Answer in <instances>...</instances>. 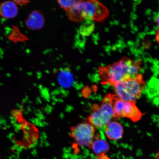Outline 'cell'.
Returning a JSON list of instances; mask_svg holds the SVG:
<instances>
[{
	"label": "cell",
	"instance_id": "4",
	"mask_svg": "<svg viewBox=\"0 0 159 159\" xmlns=\"http://www.w3.org/2000/svg\"><path fill=\"white\" fill-rule=\"evenodd\" d=\"M117 119L112 106V94L105 95L100 105L95 104L88 122L96 129L105 128L113 119Z\"/></svg>",
	"mask_w": 159,
	"mask_h": 159
},
{
	"label": "cell",
	"instance_id": "10",
	"mask_svg": "<svg viewBox=\"0 0 159 159\" xmlns=\"http://www.w3.org/2000/svg\"><path fill=\"white\" fill-rule=\"evenodd\" d=\"M56 73L59 82L64 87H69L73 84L74 77L71 70L68 67L57 69Z\"/></svg>",
	"mask_w": 159,
	"mask_h": 159
},
{
	"label": "cell",
	"instance_id": "13",
	"mask_svg": "<svg viewBox=\"0 0 159 159\" xmlns=\"http://www.w3.org/2000/svg\"><path fill=\"white\" fill-rule=\"evenodd\" d=\"M17 4V5H25L29 2V1H14Z\"/></svg>",
	"mask_w": 159,
	"mask_h": 159
},
{
	"label": "cell",
	"instance_id": "6",
	"mask_svg": "<svg viewBox=\"0 0 159 159\" xmlns=\"http://www.w3.org/2000/svg\"><path fill=\"white\" fill-rule=\"evenodd\" d=\"M96 129L94 126L87 121L71 128V136L79 146L82 148H89L97 136Z\"/></svg>",
	"mask_w": 159,
	"mask_h": 159
},
{
	"label": "cell",
	"instance_id": "16",
	"mask_svg": "<svg viewBox=\"0 0 159 159\" xmlns=\"http://www.w3.org/2000/svg\"><path fill=\"white\" fill-rule=\"evenodd\" d=\"M157 25L159 28V15L157 17Z\"/></svg>",
	"mask_w": 159,
	"mask_h": 159
},
{
	"label": "cell",
	"instance_id": "11",
	"mask_svg": "<svg viewBox=\"0 0 159 159\" xmlns=\"http://www.w3.org/2000/svg\"><path fill=\"white\" fill-rule=\"evenodd\" d=\"M89 148L97 157L106 154L109 150V146L106 141L97 136Z\"/></svg>",
	"mask_w": 159,
	"mask_h": 159
},
{
	"label": "cell",
	"instance_id": "7",
	"mask_svg": "<svg viewBox=\"0 0 159 159\" xmlns=\"http://www.w3.org/2000/svg\"><path fill=\"white\" fill-rule=\"evenodd\" d=\"M45 23L44 16L39 10L31 12L25 22L27 28L33 31L41 29L44 26Z\"/></svg>",
	"mask_w": 159,
	"mask_h": 159
},
{
	"label": "cell",
	"instance_id": "5",
	"mask_svg": "<svg viewBox=\"0 0 159 159\" xmlns=\"http://www.w3.org/2000/svg\"><path fill=\"white\" fill-rule=\"evenodd\" d=\"M112 106L116 118H127L137 122L142 118L143 114L135 102L122 100L112 94Z\"/></svg>",
	"mask_w": 159,
	"mask_h": 159
},
{
	"label": "cell",
	"instance_id": "1",
	"mask_svg": "<svg viewBox=\"0 0 159 159\" xmlns=\"http://www.w3.org/2000/svg\"><path fill=\"white\" fill-rule=\"evenodd\" d=\"M142 64V61L124 57L112 64L98 67L97 74L101 84L113 86L136 76L140 73Z\"/></svg>",
	"mask_w": 159,
	"mask_h": 159
},
{
	"label": "cell",
	"instance_id": "14",
	"mask_svg": "<svg viewBox=\"0 0 159 159\" xmlns=\"http://www.w3.org/2000/svg\"><path fill=\"white\" fill-rule=\"evenodd\" d=\"M97 159H111L105 154L101 155L100 156L96 157Z\"/></svg>",
	"mask_w": 159,
	"mask_h": 159
},
{
	"label": "cell",
	"instance_id": "15",
	"mask_svg": "<svg viewBox=\"0 0 159 159\" xmlns=\"http://www.w3.org/2000/svg\"><path fill=\"white\" fill-rule=\"evenodd\" d=\"M155 159H159V150L156 152L155 156Z\"/></svg>",
	"mask_w": 159,
	"mask_h": 159
},
{
	"label": "cell",
	"instance_id": "17",
	"mask_svg": "<svg viewBox=\"0 0 159 159\" xmlns=\"http://www.w3.org/2000/svg\"><path fill=\"white\" fill-rule=\"evenodd\" d=\"M0 159H2L1 156H0Z\"/></svg>",
	"mask_w": 159,
	"mask_h": 159
},
{
	"label": "cell",
	"instance_id": "2",
	"mask_svg": "<svg viewBox=\"0 0 159 159\" xmlns=\"http://www.w3.org/2000/svg\"><path fill=\"white\" fill-rule=\"evenodd\" d=\"M109 11L105 5L95 0L78 1L72 8L66 12L69 20L76 22L86 21L104 20L108 17Z\"/></svg>",
	"mask_w": 159,
	"mask_h": 159
},
{
	"label": "cell",
	"instance_id": "9",
	"mask_svg": "<svg viewBox=\"0 0 159 159\" xmlns=\"http://www.w3.org/2000/svg\"><path fill=\"white\" fill-rule=\"evenodd\" d=\"M18 7L14 1L4 2L0 5V16L4 18L15 17L18 13Z\"/></svg>",
	"mask_w": 159,
	"mask_h": 159
},
{
	"label": "cell",
	"instance_id": "3",
	"mask_svg": "<svg viewBox=\"0 0 159 159\" xmlns=\"http://www.w3.org/2000/svg\"><path fill=\"white\" fill-rule=\"evenodd\" d=\"M145 84L143 76L139 73L133 78L116 83L113 86L115 94L119 98L135 102L140 98Z\"/></svg>",
	"mask_w": 159,
	"mask_h": 159
},
{
	"label": "cell",
	"instance_id": "8",
	"mask_svg": "<svg viewBox=\"0 0 159 159\" xmlns=\"http://www.w3.org/2000/svg\"><path fill=\"white\" fill-rule=\"evenodd\" d=\"M106 136L112 140H117L122 138L124 134V128L120 124L112 121L105 127Z\"/></svg>",
	"mask_w": 159,
	"mask_h": 159
},
{
	"label": "cell",
	"instance_id": "12",
	"mask_svg": "<svg viewBox=\"0 0 159 159\" xmlns=\"http://www.w3.org/2000/svg\"><path fill=\"white\" fill-rule=\"evenodd\" d=\"M60 7L66 12L70 10L76 4L78 1L75 0H65L57 1Z\"/></svg>",
	"mask_w": 159,
	"mask_h": 159
}]
</instances>
